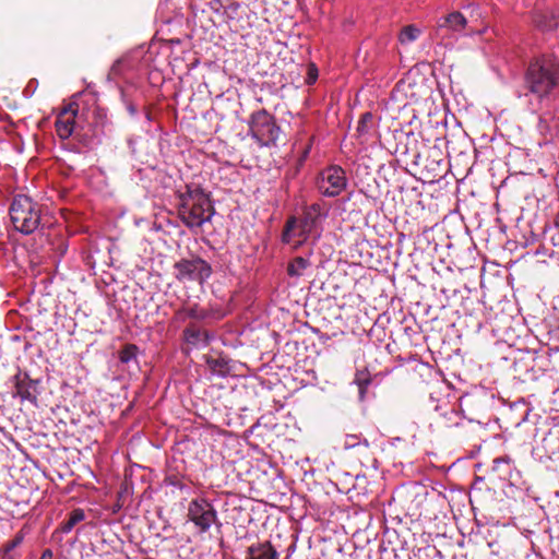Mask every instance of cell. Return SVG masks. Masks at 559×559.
Returning a JSON list of instances; mask_svg holds the SVG:
<instances>
[{
    "mask_svg": "<svg viewBox=\"0 0 559 559\" xmlns=\"http://www.w3.org/2000/svg\"><path fill=\"white\" fill-rule=\"evenodd\" d=\"M26 326L0 343V425L58 480L84 472L126 397L110 309L66 271L34 294Z\"/></svg>",
    "mask_w": 559,
    "mask_h": 559,
    "instance_id": "obj_1",
    "label": "cell"
},
{
    "mask_svg": "<svg viewBox=\"0 0 559 559\" xmlns=\"http://www.w3.org/2000/svg\"><path fill=\"white\" fill-rule=\"evenodd\" d=\"M133 175L165 221L192 235L230 269L258 245L275 202L273 169L221 162L174 135L140 139Z\"/></svg>",
    "mask_w": 559,
    "mask_h": 559,
    "instance_id": "obj_2",
    "label": "cell"
},
{
    "mask_svg": "<svg viewBox=\"0 0 559 559\" xmlns=\"http://www.w3.org/2000/svg\"><path fill=\"white\" fill-rule=\"evenodd\" d=\"M187 142L235 166L272 169L284 158L295 114L282 93L254 85L213 66L191 70L179 98Z\"/></svg>",
    "mask_w": 559,
    "mask_h": 559,
    "instance_id": "obj_3",
    "label": "cell"
},
{
    "mask_svg": "<svg viewBox=\"0 0 559 559\" xmlns=\"http://www.w3.org/2000/svg\"><path fill=\"white\" fill-rule=\"evenodd\" d=\"M230 269L181 227L163 219L128 252L104 259L100 277L115 301L143 323L162 318L178 301H213L231 284Z\"/></svg>",
    "mask_w": 559,
    "mask_h": 559,
    "instance_id": "obj_4",
    "label": "cell"
},
{
    "mask_svg": "<svg viewBox=\"0 0 559 559\" xmlns=\"http://www.w3.org/2000/svg\"><path fill=\"white\" fill-rule=\"evenodd\" d=\"M193 43L214 68L282 93L302 86V40L290 1H205Z\"/></svg>",
    "mask_w": 559,
    "mask_h": 559,
    "instance_id": "obj_5",
    "label": "cell"
},
{
    "mask_svg": "<svg viewBox=\"0 0 559 559\" xmlns=\"http://www.w3.org/2000/svg\"><path fill=\"white\" fill-rule=\"evenodd\" d=\"M309 347L301 336H290L257 364L239 362L231 353L207 354L210 369L192 389L197 411L226 428L248 427L301 382Z\"/></svg>",
    "mask_w": 559,
    "mask_h": 559,
    "instance_id": "obj_6",
    "label": "cell"
},
{
    "mask_svg": "<svg viewBox=\"0 0 559 559\" xmlns=\"http://www.w3.org/2000/svg\"><path fill=\"white\" fill-rule=\"evenodd\" d=\"M520 155L507 147L479 156L460 187L462 213L471 225L518 239L545 224L555 204L552 187L524 162L516 166Z\"/></svg>",
    "mask_w": 559,
    "mask_h": 559,
    "instance_id": "obj_7",
    "label": "cell"
},
{
    "mask_svg": "<svg viewBox=\"0 0 559 559\" xmlns=\"http://www.w3.org/2000/svg\"><path fill=\"white\" fill-rule=\"evenodd\" d=\"M445 114L427 64L413 68L393 92L380 119L384 150L408 174L432 182L448 168Z\"/></svg>",
    "mask_w": 559,
    "mask_h": 559,
    "instance_id": "obj_8",
    "label": "cell"
},
{
    "mask_svg": "<svg viewBox=\"0 0 559 559\" xmlns=\"http://www.w3.org/2000/svg\"><path fill=\"white\" fill-rule=\"evenodd\" d=\"M129 530L152 559H218L214 511L187 488L155 490L136 509Z\"/></svg>",
    "mask_w": 559,
    "mask_h": 559,
    "instance_id": "obj_9",
    "label": "cell"
},
{
    "mask_svg": "<svg viewBox=\"0 0 559 559\" xmlns=\"http://www.w3.org/2000/svg\"><path fill=\"white\" fill-rule=\"evenodd\" d=\"M356 179L364 194L404 233L431 227L450 212L455 201L452 174L432 182L421 181L405 171L379 145L360 156Z\"/></svg>",
    "mask_w": 559,
    "mask_h": 559,
    "instance_id": "obj_10",
    "label": "cell"
},
{
    "mask_svg": "<svg viewBox=\"0 0 559 559\" xmlns=\"http://www.w3.org/2000/svg\"><path fill=\"white\" fill-rule=\"evenodd\" d=\"M178 457L201 484L271 503L286 504L288 487L276 469L242 440L197 432L179 445Z\"/></svg>",
    "mask_w": 559,
    "mask_h": 559,
    "instance_id": "obj_11",
    "label": "cell"
},
{
    "mask_svg": "<svg viewBox=\"0 0 559 559\" xmlns=\"http://www.w3.org/2000/svg\"><path fill=\"white\" fill-rule=\"evenodd\" d=\"M454 533L447 502L436 490L404 488L389 507L382 559H452Z\"/></svg>",
    "mask_w": 559,
    "mask_h": 559,
    "instance_id": "obj_12",
    "label": "cell"
},
{
    "mask_svg": "<svg viewBox=\"0 0 559 559\" xmlns=\"http://www.w3.org/2000/svg\"><path fill=\"white\" fill-rule=\"evenodd\" d=\"M395 241L393 224L368 197L355 192L329 217L321 248L331 259L382 267L391 263Z\"/></svg>",
    "mask_w": 559,
    "mask_h": 559,
    "instance_id": "obj_13",
    "label": "cell"
},
{
    "mask_svg": "<svg viewBox=\"0 0 559 559\" xmlns=\"http://www.w3.org/2000/svg\"><path fill=\"white\" fill-rule=\"evenodd\" d=\"M218 519L236 559L284 558L292 532L280 511L251 500H231L218 508Z\"/></svg>",
    "mask_w": 559,
    "mask_h": 559,
    "instance_id": "obj_14",
    "label": "cell"
},
{
    "mask_svg": "<svg viewBox=\"0 0 559 559\" xmlns=\"http://www.w3.org/2000/svg\"><path fill=\"white\" fill-rule=\"evenodd\" d=\"M335 261L323 264L313 274L299 301L305 317L328 331L347 332L354 329L360 313L366 311L365 297L358 284L366 274Z\"/></svg>",
    "mask_w": 559,
    "mask_h": 559,
    "instance_id": "obj_15",
    "label": "cell"
},
{
    "mask_svg": "<svg viewBox=\"0 0 559 559\" xmlns=\"http://www.w3.org/2000/svg\"><path fill=\"white\" fill-rule=\"evenodd\" d=\"M41 472L0 432V544L43 495Z\"/></svg>",
    "mask_w": 559,
    "mask_h": 559,
    "instance_id": "obj_16",
    "label": "cell"
},
{
    "mask_svg": "<svg viewBox=\"0 0 559 559\" xmlns=\"http://www.w3.org/2000/svg\"><path fill=\"white\" fill-rule=\"evenodd\" d=\"M53 128L62 150L86 155L96 151L109 134L111 120L98 91L87 86L63 100Z\"/></svg>",
    "mask_w": 559,
    "mask_h": 559,
    "instance_id": "obj_17",
    "label": "cell"
},
{
    "mask_svg": "<svg viewBox=\"0 0 559 559\" xmlns=\"http://www.w3.org/2000/svg\"><path fill=\"white\" fill-rule=\"evenodd\" d=\"M9 228L17 240L44 241L48 231L58 225L56 213L50 204L34 194L17 193L8 210Z\"/></svg>",
    "mask_w": 559,
    "mask_h": 559,
    "instance_id": "obj_18",
    "label": "cell"
},
{
    "mask_svg": "<svg viewBox=\"0 0 559 559\" xmlns=\"http://www.w3.org/2000/svg\"><path fill=\"white\" fill-rule=\"evenodd\" d=\"M71 559H143L124 536L109 526L83 532L73 544Z\"/></svg>",
    "mask_w": 559,
    "mask_h": 559,
    "instance_id": "obj_19",
    "label": "cell"
},
{
    "mask_svg": "<svg viewBox=\"0 0 559 559\" xmlns=\"http://www.w3.org/2000/svg\"><path fill=\"white\" fill-rule=\"evenodd\" d=\"M527 81L534 92H549L557 82L556 61L551 57L535 59L528 68Z\"/></svg>",
    "mask_w": 559,
    "mask_h": 559,
    "instance_id": "obj_20",
    "label": "cell"
},
{
    "mask_svg": "<svg viewBox=\"0 0 559 559\" xmlns=\"http://www.w3.org/2000/svg\"><path fill=\"white\" fill-rule=\"evenodd\" d=\"M317 185L324 197H337L346 186L345 173L338 166H329L318 176Z\"/></svg>",
    "mask_w": 559,
    "mask_h": 559,
    "instance_id": "obj_21",
    "label": "cell"
}]
</instances>
